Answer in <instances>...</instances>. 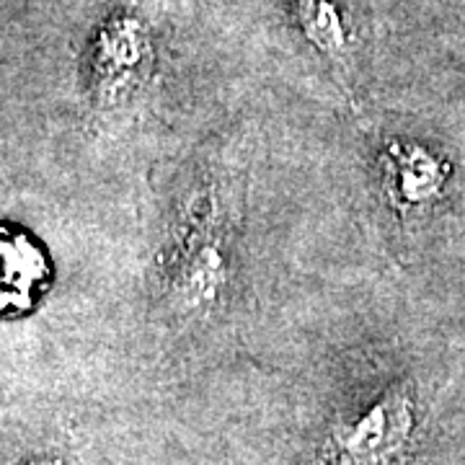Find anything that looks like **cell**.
Segmentation results:
<instances>
[{
    "mask_svg": "<svg viewBox=\"0 0 465 465\" xmlns=\"http://www.w3.org/2000/svg\"><path fill=\"white\" fill-rule=\"evenodd\" d=\"M411 434L414 399L406 385H396L354 421L336 424L316 465H399Z\"/></svg>",
    "mask_w": 465,
    "mask_h": 465,
    "instance_id": "1",
    "label": "cell"
},
{
    "mask_svg": "<svg viewBox=\"0 0 465 465\" xmlns=\"http://www.w3.org/2000/svg\"><path fill=\"white\" fill-rule=\"evenodd\" d=\"M148 39L133 18L112 21L99 39L94 57V91L104 101H116L140 84L148 65Z\"/></svg>",
    "mask_w": 465,
    "mask_h": 465,
    "instance_id": "2",
    "label": "cell"
},
{
    "mask_svg": "<svg viewBox=\"0 0 465 465\" xmlns=\"http://www.w3.org/2000/svg\"><path fill=\"white\" fill-rule=\"evenodd\" d=\"M3 316L16 318L32 311L39 292L50 282V262L42 246L16 225H3Z\"/></svg>",
    "mask_w": 465,
    "mask_h": 465,
    "instance_id": "3",
    "label": "cell"
},
{
    "mask_svg": "<svg viewBox=\"0 0 465 465\" xmlns=\"http://www.w3.org/2000/svg\"><path fill=\"white\" fill-rule=\"evenodd\" d=\"M225 282V259L220 251V235L202 220L192 223L183 235L179 262L173 264V290L189 308L215 302Z\"/></svg>",
    "mask_w": 465,
    "mask_h": 465,
    "instance_id": "4",
    "label": "cell"
},
{
    "mask_svg": "<svg viewBox=\"0 0 465 465\" xmlns=\"http://www.w3.org/2000/svg\"><path fill=\"white\" fill-rule=\"evenodd\" d=\"M382 173H385V194L401 213L437 197L448 179L445 176L448 168L432 153L419 145H401V143H391L385 148Z\"/></svg>",
    "mask_w": 465,
    "mask_h": 465,
    "instance_id": "5",
    "label": "cell"
},
{
    "mask_svg": "<svg viewBox=\"0 0 465 465\" xmlns=\"http://www.w3.org/2000/svg\"><path fill=\"white\" fill-rule=\"evenodd\" d=\"M302 34L336 65L347 63L349 39L339 0H292Z\"/></svg>",
    "mask_w": 465,
    "mask_h": 465,
    "instance_id": "6",
    "label": "cell"
},
{
    "mask_svg": "<svg viewBox=\"0 0 465 465\" xmlns=\"http://www.w3.org/2000/svg\"><path fill=\"white\" fill-rule=\"evenodd\" d=\"M45 465H52V463H45Z\"/></svg>",
    "mask_w": 465,
    "mask_h": 465,
    "instance_id": "7",
    "label": "cell"
}]
</instances>
